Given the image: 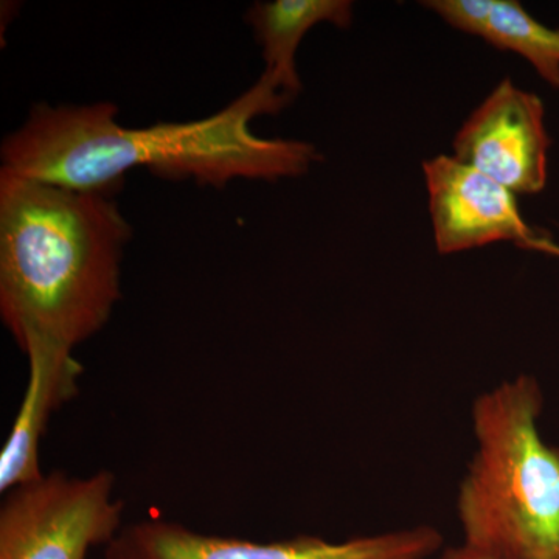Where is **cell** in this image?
<instances>
[{"label":"cell","instance_id":"obj_4","mask_svg":"<svg viewBox=\"0 0 559 559\" xmlns=\"http://www.w3.org/2000/svg\"><path fill=\"white\" fill-rule=\"evenodd\" d=\"M116 477L51 471L7 491L0 507V559H87L121 532L124 503Z\"/></svg>","mask_w":559,"mask_h":559},{"label":"cell","instance_id":"obj_8","mask_svg":"<svg viewBox=\"0 0 559 559\" xmlns=\"http://www.w3.org/2000/svg\"><path fill=\"white\" fill-rule=\"evenodd\" d=\"M28 358L27 389L0 454V491L38 479L39 447L51 415L79 393L81 366L68 349L33 347Z\"/></svg>","mask_w":559,"mask_h":559},{"label":"cell","instance_id":"obj_5","mask_svg":"<svg viewBox=\"0 0 559 559\" xmlns=\"http://www.w3.org/2000/svg\"><path fill=\"white\" fill-rule=\"evenodd\" d=\"M444 550L432 525L389 530L333 543L319 536L253 543L194 532L178 522L148 520L121 528L105 559H429Z\"/></svg>","mask_w":559,"mask_h":559},{"label":"cell","instance_id":"obj_6","mask_svg":"<svg viewBox=\"0 0 559 559\" xmlns=\"http://www.w3.org/2000/svg\"><path fill=\"white\" fill-rule=\"evenodd\" d=\"M550 145L543 100L506 79L460 127L452 150L511 193L538 194L547 186Z\"/></svg>","mask_w":559,"mask_h":559},{"label":"cell","instance_id":"obj_13","mask_svg":"<svg viewBox=\"0 0 559 559\" xmlns=\"http://www.w3.org/2000/svg\"><path fill=\"white\" fill-rule=\"evenodd\" d=\"M439 559H489L480 557V555L473 554V551L466 550L465 547H448L440 554Z\"/></svg>","mask_w":559,"mask_h":559},{"label":"cell","instance_id":"obj_9","mask_svg":"<svg viewBox=\"0 0 559 559\" xmlns=\"http://www.w3.org/2000/svg\"><path fill=\"white\" fill-rule=\"evenodd\" d=\"M355 3L349 0H274L257 2L248 10L246 22L252 27L271 73L293 97L301 91L296 53L301 39L316 25L333 24L348 28Z\"/></svg>","mask_w":559,"mask_h":559},{"label":"cell","instance_id":"obj_7","mask_svg":"<svg viewBox=\"0 0 559 559\" xmlns=\"http://www.w3.org/2000/svg\"><path fill=\"white\" fill-rule=\"evenodd\" d=\"M433 238L441 255L513 241L521 248L539 237L524 218L516 194L454 156L423 164Z\"/></svg>","mask_w":559,"mask_h":559},{"label":"cell","instance_id":"obj_2","mask_svg":"<svg viewBox=\"0 0 559 559\" xmlns=\"http://www.w3.org/2000/svg\"><path fill=\"white\" fill-rule=\"evenodd\" d=\"M114 197L0 171V318L22 352L73 353L108 323L132 237Z\"/></svg>","mask_w":559,"mask_h":559},{"label":"cell","instance_id":"obj_12","mask_svg":"<svg viewBox=\"0 0 559 559\" xmlns=\"http://www.w3.org/2000/svg\"><path fill=\"white\" fill-rule=\"evenodd\" d=\"M525 249H532L536 250V252L546 253V255L557 257L559 260V246L557 242H554L549 240V238L544 237V235H539L538 238H535V240L530 242Z\"/></svg>","mask_w":559,"mask_h":559},{"label":"cell","instance_id":"obj_3","mask_svg":"<svg viewBox=\"0 0 559 559\" xmlns=\"http://www.w3.org/2000/svg\"><path fill=\"white\" fill-rule=\"evenodd\" d=\"M544 393L530 374L473 403L476 451L459 485L466 550L489 559H559V448L540 436Z\"/></svg>","mask_w":559,"mask_h":559},{"label":"cell","instance_id":"obj_1","mask_svg":"<svg viewBox=\"0 0 559 559\" xmlns=\"http://www.w3.org/2000/svg\"><path fill=\"white\" fill-rule=\"evenodd\" d=\"M293 95L271 73L205 119L121 127L112 103L33 106L0 150L2 170L70 190L119 193L124 173L148 168L168 180L224 189L235 179L299 178L322 159L312 143L263 139L250 120L278 114Z\"/></svg>","mask_w":559,"mask_h":559},{"label":"cell","instance_id":"obj_10","mask_svg":"<svg viewBox=\"0 0 559 559\" xmlns=\"http://www.w3.org/2000/svg\"><path fill=\"white\" fill-rule=\"evenodd\" d=\"M484 40L525 58L540 79L559 90V28L540 24L516 0H495Z\"/></svg>","mask_w":559,"mask_h":559},{"label":"cell","instance_id":"obj_11","mask_svg":"<svg viewBox=\"0 0 559 559\" xmlns=\"http://www.w3.org/2000/svg\"><path fill=\"white\" fill-rule=\"evenodd\" d=\"M426 9L439 14L455 31L485 38L491 21L495 0H428Z\"/></svg>","mask_w":559,"mask_h":559}]
</instances>
